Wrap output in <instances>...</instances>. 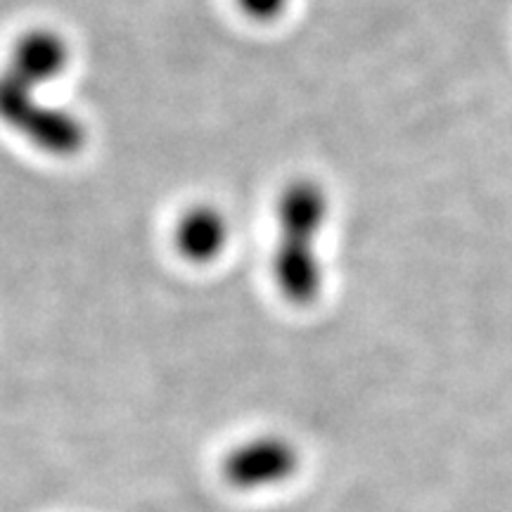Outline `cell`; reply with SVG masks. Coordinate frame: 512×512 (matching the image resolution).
Returning <instances> with one entry per match:
<instances>
[{
  "label": "cell",
  "instance_id": "1",
  "mask_svg": "<svg viewBox=\"0 0 512 512\" xmlns=\"http://www.w3.org/2000/svg\"><path fill=\"white\" fill-rule=\"evenodd\" d=\"M328 216V195L311 178L292 181L278 202V247H275V285L287 302L309 306L323 287L316 256V238Z\"/></svg>",
  "mask_w": 512,
  "mask_h": 512
},
{
  "label": "cell",
  "instance_id": "2",
  "mask_svg": "<svg viewBox=\"0 0 512 512\" xmlns=\"http://www.w3.org/2000/svg\"><path fill=\"white\" fill-rule=\"evenodd\" d=\"M36 88L10 69L0 72V121L53 157H74L86 145V128L76 114L46 105Z\"/></svg>",
  "mask_w": 512,
  "mask_h": 512
},
{
  "label": "cell",
  "instance_id": "3",
  "mask_svg": "<svg viewBox=\"0 0 512 512\" xmlns=\"http://www.w3.org/2000/svg\"><path fill=\"white\" fill-rule=\"evenodd\" d=\"M221 479L242 494L278 489L302 470L297 441L283 432L249 434L233 444L221 458Z\"/></svg>",
  "mask_w": 512,
  "mask_h": 512
},
{
  "label": "cell",
  "instance_id": "4",
  "mask_svg": "<svg viewBox=\"0 0 512 512\" xmlns=\"http://www.w3.org/2000/svg\"><path fill=\"white\" fill-rule=\"evenodd\" d=\"M67 62L69 48L64 38L50 29H34L15 43L8 69L34 88H41L43 83L57 79Z\"/></svg>",
  "mask_w": 512,
  "mask_h": 512
},
{
  "label": "cell",
  "instance_id": "5",
  "mask_svg": "<svg viewBox=\"0 0 512 512\" xmlns=\"http://www.w3.org/2000/svg\"><path fill=\"white\" fill-rule=\"evenodd\" d=\"M228 242L226 216L214 207H192L176 228V245L185 259L204 264L216 259Z\"/></svg>",
  "mask_w": 512,
  "mask_h": 512
},
{
  "label": "cell",
  "instance_id": "6",
  "mask_svg": "<svg viewBox=\"0 0 512 512\" xmlns=\"http://www.w3.org/2000/svg\"><path fill=\"white\" fill-rule=\"evenodd\" d=\"M238 5L247 17L256 22H271L285 10L287 0H238Z\"/></svg>",
  "mask_w": 512,
  "mask_h": 512
}]
</instances>
